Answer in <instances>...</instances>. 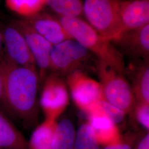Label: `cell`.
Wrapping results in <instances>:
<instances>
[{"label": "cell", "mask_w": 149, "mask_h": 149, "mask_svg": "<svg viewBox=\"0 0 149 149\" xmlns=\"http://www.w3.org/2000/svg\"><path fill=\"white\" fill-rule=\"evenodd\" d=\"M5 3L10 11L28 18L41 12L46 0H5Z\"/></svg>", "instance_id": "19"}, {"label": "cell", "mask_w": 149, "mask_h": 149, "mask_svg": "<svg viewBox=\"0 0 149 149\" xmlns=\"http://www.w3.org/2000/svg\"><path fill=\"white\" fill-rule=\"evenodd\" d=\"M66 79L72 100L82 111L87 113L96 103L104 99L100 83L82 70L73 71Z\"/></svg>", "instance_id": "6"}, {"label": "cell", "mask_w": 149, "mask_h": 149, "mask_svg": "<svg viewBox=\"0 0 149 149\" xmlns=\"http://www.w3.org/2000/svg\"><path fill=\"white\" fill-rule=\"evenodd\" d=\"M59 21L71 38L94 54L98 60L125 73L122 53L110 40L101 36L87 22L80 18L60 17Z\"/></svg>", "instance_id": "2"}, {"label": "cell", "mask_w": 149, "mask_h": 149, "mask_svg": "<svg viewBox=\"0 0 149 149\" xmlns=\"http://www.w3.org/2000/svg\"><path fill=\"white\" fill-rule=\"evenodd\" d=\"M1 30L6 57L18 65L38 70L27 42L18 29L10 23Z\"/></svg>", "instance_id": "9"}, {"label": "cell", "mask_w": 149, "mask_h": 149, "mask_svg": "<svg viewBox=\"0 0 149 149\" xmlns=\"http://www.w3.org/2000/svg\"><path fill=\"white\" fill-rule=\"evenodd\" d=\"M31 27L53 45L72 39L59 19L47 13H41L24 19Z\"/></svg>", "instance_id": "11"}, {"label": "cell", "mask_w": 149, "mask_h": 149, "mask_svg": "<svg viewBox=\"0 0 149 149\" xmlns=\"http://www.w3.org/2000/svg\"><path fill=\"white\" fill-rule=\"evenodd\" d=\"M122 0H84L83 14L88 23L111 42L123 32L120 17Z\"/></svg>", "instance_id": "3"}, {"label": "cell", "mask_w": 149, "mask_h": 149, "mask_svg": "<svg viewBox=\"0 0 149 149\" xmlns=\"http://www.w3.org/2000/svg\"><path fill=\"white\" fill-rule=\"evenodd\" d=\"M56 124V120L45 118L32 133L28 142V149H52Z\"/></svg>", "instance_id": "16"}, {"label": "cell", "mask_w": 149, "mask_h": 149, "mask_svg": "<svg viewBox=\"0 0 149 149\" xmlns=\"http://www.w3.org/2000/svg\"><path fill=\"white\" fill-rule=\"evenodd\" d=\"M92 111H98L103 113L117 125L122 122L126 115V113L122 110L112 105L104 99L96 103L87 113Z\"/></svg>", "instance_id": "21"}, {"label": "cell", "mask_w": 149, "mask_h": 149, "mask_svg": "<svg viewBox=\"0 0 149 149\" xmlns=\"http://www.w3.org/2000/svg\"><path fill=\"white\" fill-rule=\"evenodd\" d=\"M28 149V142L0 109V149Z\"/></svg>", "instance_id": "15"}, {"label": "cell", "mask_w": 149, "mask_h": 149, "mask_svg": "<svg viewBox=\"0 0 149 149\" xmlns=\"http://www.w3.org/2000/svg\"><path fill=\"white\" fill-rule=\"evenodd\" d=\"M6 103L15 117L27 128L37 124L38 71L18 65L6 57L0 62Z\"/></svg>", "instance_id": "1"}, {"label": "cell", "mask_w": 149, "mask_h": 149, "mask_svg": "<svg viewBox=\"0 0 149 149\" xmlns=\"http://www.w3.org/2000/svg\"><path fill=\"white\" fill-rule=\"evenodd\" d=\"M0 109L4 112L9 118H15L14 115L12 114L10 109L7 106L6 103L4 94H3V79L1 71L0 70Z\"/></svg>", "instance_id": "24"}, {"label": "cell", "mask_w": 149, "mask_h": 149, "mask_svg": "<svg viewBox=\"0 0 149 149\" xmlns=\"http://www.w3.org/2000/svg\"><path fill=\"white\" fill-rule=\"evenodd\" d=\"M46 5L60 17L80 18L83 15L82 0H46Z\"/></svg>", "instance_id": "18"}, {"label": "cell", "mask_w": 149, "mask_h": 149, "mask_svg": "<svg viewBox=\"0 0 149 149\" xmlns=\"http://www.w3.org/2000/svg\"><path fill=\"white\" fill-rule=\"evenodd\" d=\"M76 130L69 119L57 123L54 134L52 149H74Z\"/></svg>", "instance_id": "17"}, {"label": "cell", "mask_w": 149, "mask_h": 149, "mask_svg": "<svg viewBox=\"0 0 149 149\" xmlns=\"http://www.w3.org/2000/svg\"><path fill=\"white\" fill-rule=\"evenodd\" d=\"M96 69L104 99L127 114L132 112L135 103L132 86L120 72L98 60Z\"/></svg>", "instance_id": "4"}, {"label": "cell", "mask_w": 149, "mask_h": 149, "mask_svg": "<svg viewBox=\"0 0 149 149\" xmlns=\"http://www.w3.org/2000/svg\"><path fill=\"white\" fill-rule=\"evenodd\" d=\"M39 104L45 118L56 120L69 103L68 88L63 77L50 72L43 81Z\"/></svg>", "instance_id": "7"}, {"label": "cell", "mask_w": 149, "mask_h": 149, "mask_svg": "<svg viewBox=\"0 0 149 149\" xmlns=\"http://www.w3.org/2000/svg\"><path fill=\"white\" fill-rule=\"evenodd\" d=\"M11 23L18 29L24 38L38 69L39 83L43 82L50 71L53 45L38 34L26 19H14Z\"/></svg>", "instance_id": "8"}, {"label": "cell", "mask_w": 149, "mask_h": 149, "mask_svg": "<svg viewBox=\"0 0 149 149\" xmlns=\"http://www.w3.org/2000/svg\"><path fill=\"white\" fill-rule=\"evenodd\" d=\"M89 120L96 138L100 145L107 146L119 141L122 135L117 125L98 111H92L88 113Z\"/></svg>", "instance_id": "14"}, {"label": "cell", "mask_w": 149, "mask_h": 149, "mask_svg": "<svg viewBox=\"0 0 149 149\" xmlns=\"http://www.w3.org/2000/svg\"><path fill=\"white\" fill-rule=\"evenodd\" d=\"M125 69L130 75L134 96L136 102L149 104V61L135 60Z\"/></svg>", "instance_id": "13"}, {"label": "cell", "mask_w": 149, "mask_h": 149, "mask_svg": "<svg viewBox=\"0 0 149 149\" xmlns=\"http://www.w3.org/2000/svg\"><path fill=\"white\" fill-rule=\"evenodd\" d=\"M100 146L90 124H81L76 132L74 149H100Z\"/></svg>", "instance_id": "20"}, {"label": "cell", "mask_w": 149, "mask_h": 149, "mask_svg": "<svg viewBox=\"0 0 149 149\" xmlns=\"http://www.w3.org/2000/svg\"><path fill=\"white\" fill-rule=\"evenodd\" d=\"M111 43L135 60L149 61V24L136 29L124 30Z\"/></svg>", "instance_id": "10"}, {"label": "cell", "mask_w": 149, "mask_h": 149, "mask_svg": "<svg viewBox=\"0 0 149 149\" xmlns=\"http://www.w3.org/2000/svg\"><path fill=\"white\" fill-rule=\"evenodd\" d=\"M120 17L123 31L149 24V0H122Z\"/></svg>", "instance_id": "12"}, {"label": "cell", "mask_w": 149, "mask_h": 149, "mask_svg": "<svg viewBox=\"0 0 149 149\" xmlns=\"http://www.w3.org/2000/svg\"><path fill=\"white\" fill-rule=\"evenodd\" d=\"M138 137L134 134L127 133L117 142L105 146L103 149H133Z\"/></svg>", "instance_id": "23"}, {"label": "cell", "mask_w": 149, "mask_h": 149, "mask_svg": "<svg viewBox=\"0 0 149 149\" xmlns=\"http://www.w3.org/2000/svg\"><path fill=\"white\" fill-rule=\"evenodd\" d=\"M134 111V115L136 120L146 130L149 129V104L136 102L132 111Z\"/></svg>", "instance_id": "22"}, {"label": "cell", "mask_w": 149, "mask_h": 149, "mask_svg": "<svg viewBox=\"0 0 149 149\" xmlns=\"http://www.w3.org/2000/svg\"><path fill=\"white\" fill-rule=\"evenodd\" d=\"M91 53L80 43L69 39L53 45L50 53V71L63 77H67L87 63Z\"/></svg>", "instance_id": "5"}, {"label": "cell", "mask_w": 149, "mask_h": 149, "mask_svg": "<svg viewBox=\"0 0 149 149\" xmlns=\"http://www.w3.org/2000/svg\"><path fill=\"white\" fill-rule=\"evenodd\" d=\"M6 55L3 47V36L1 30L0 29V62H1L3 59L5 58Z\"/></svg>", "instance_id": "26"}, {"label": "cell", "mask_w": 149, "mask_h": 149, "mask_svg": "<svg viewBox=\"0 0 149 149\" xmlns=\"http://www.w3.org/2000/svg\"><path fill=\"white\" fill-rule=\"evenodd\" d=\"M133 149H149V132L146 131L143 135L138 137Z\"/></svg>", "instance_id": "25"}]
</instances>
